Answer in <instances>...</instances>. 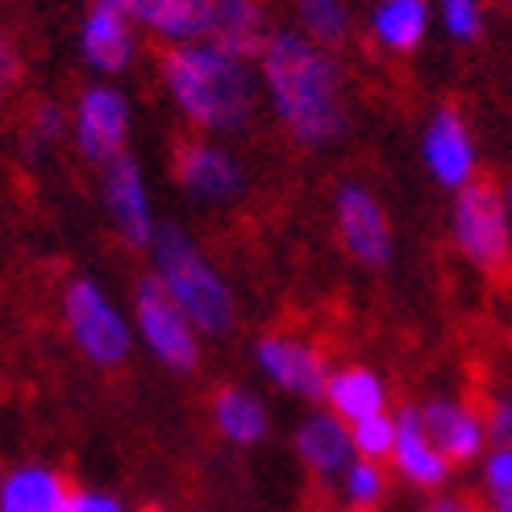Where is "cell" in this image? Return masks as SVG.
<instances>
[{"mask_svg":"<svg viewBox=\"0 0 512 512\" xmlns=\"http://www.w3.org/2000/svg\"><path fill=\"white\" fill-rule=\"evenodd\" d=\"M254 358H259L263 375L271 383H279L284 392L304 396V400L325 396L329 363L313 342L292 338V334H267V338H259V346H254Z\"/></svg>","mask_w":512,"mask_h":512,"instance_id":"12","label":"cell"},{"mask_svg":"<svg viewBox=\"0 0 512 512\" xmlns=\"http://www.w3.org/2000/svg\"><path fill=\"white\" fill-rule=\"evenodd\" d=\"M342 488H346V500L354 508H371L383 496V471H379V463H371V458H358V463H350L342 471Z\"/></svg>","mask_w":512,"mask_h":512,"instance_id":"26","label":"cell"},{"mask_svg":"<svg viewBox=\"0 0 512 512\" xmlns=\"http://www.w3.org/2000/svg\"><path fill=\"white\" fill-rule=\"evenodd\" d=\"M171 175H175V184L200 204H229V200H238L242 188H246L242 159L229 146L204 138V134L175 146Z\"/></svg>","mask_w":512,"mask_h":512,"instance_id":"9","label":"cell"},{"mask_svg":"<svg viewBox=\"0 0 512 512\" xmlns=\"http://www.w3.org/2000/svg\"><path fill=\"white\" fill-rule=\"evenodd\" d=\"M213 421H217V429H221V438L234 442V446L263 442L267 429H271L267 404L254 396V392H246V388H221V392L213 396Z\"/></svg>","mask_w":512,"mask_h":512,"instance_id":"22","label":"cell"},{"mask_svg":"<svg viewBox=\"0 0 512 512\" xmlns=\"http://www.w3.org/2000/svg\"><path fill=\"white\" fill-rule=\"evenodd\" d=\"M425 163L442 188H467L475 179V142L458 109H438L425 125Z\"/></svg>","mask_w":512,"mask_h":512,"instance_id":"14","label":"cell"},{"mask_svg":"<svg viewBox=\"0 0 512 512\" xmlns=\"http://www.w3.org/2000/svg\"><path fill=\"white\" fill-rule=\"evenodd\" d=\"M483 483H488L492 496H508L512 492V446H496V454L483 467Z\"/></svg>","mask_w":512,"mask_h":512,"instance_id":"30","label":"cell"},{"mask_svg":"<svg viewBox=\"0 0 512 512\" xmlns=\"http://www.w3.org/2000/svg\"><path fill=\"white\" fill-rule=\"evenodd\" d=\"M271 21H267V9L263 0H217L213 5V25H209V38L234 55H246V59H259V50L267 46L271 38Z\"/></svg>","mask_w":512,"mask_h":512,"instance_id":"19","label":"cell"},{"mask_svg":"<svg viewBox=\"0 0 512 512\" xmlns=\"http://www.w3.org/2000/svg\"><path fill=\"white\" fill-rule=\"evenodd\" d=\"M454 242L479 271H504L512 259L508 242V196L496 179L475 175L467 188H458L454 204Z\"/></svg>","mask_w":512,"mask_h":512,"instance_id":"6","label":"cell"},{"mask_svg":"<svg viewBox=\"0 0 512 512\" xmlns=\"http://www.w3.org/2000/svg\"><path fill=\"white\" fill-rule=\"evenodd\" d=\"M259 80L275 121L300 146H329L346 130V75L334 50L300 30H275L259 50Z\"/></svg>","mask_w":512,"mask_h":512,"instance_id":"1","label":"cell"},{"mask_svg":"<svg viewBox=\"0 0 512 512\" xmlns=\"http://www.w3.org/2000/svg\"><path fill=\"white\" fill-rule=\"evenodd\" d=\"M396 471L417 483V488H442L450 475V458L438 450V442L429 438V429L421 421V408H404L396 417Z\"/></svg>","mask_w":512,"mask_h":512,"instance_id":"15","label":"cell"},{"mask_svg":"<svg viewBox=\"0 0 512 512\" xmlns=\"http://www.w3.org/2000/svg\"><path fill=\"white\" fill-rule=\"evenodd\" d=\"M334 225H338V238L354 263H363V267L392 263V221L371 188L342 184L334 196Z\"/></svg>","mask_w":512,"mask_h":512,"instance_id":"10","label":"cell"},{"mask_svg":"<svg viewBox=\"0 0 512 512\" xmlns=\"http://www.w3.org/2000/svg\"><path fill=\"white\" fill-rule=\"evenodd\" d=\"M21 50L13 42V34L0 25V96H9L17 84H21Z\"/></svg>","mask_w":512,"mask_h":512,"instance_id":"29","label":"cell"},{"mask_svg":"<svg viewBox=\"0 0 512 512\" xmlns=\"http://www.w3.org/2000/svg\"><path fill=\"white\" fill-rule=\"evenodd\" d=\"M100 204H105V217L117 229L121 242H130V246L155 242L163 221L155 213V196H150L146 171L134 155H121L100 167Z\"/></svg>","mask_w":512,"mask_h":512,"instance_id":"8","label":"cell"},{"mask_svg":"<svg viewBox=\"0 0 512 512\" xmlns=\"http://www.w3.org/2000/svg\"><path fill=\"white\" fill-rule=\"evenodd\" d=\"M150 263H155L159 284L175 296V304L184 309L200 334L209 338H225L238 321V304H234V288L225 284V275L217 271V263L204 254V246H196V238L184 225L163 221L155 242H150Z\"/></svg>","mask_w":512,"mask_h":512,"instance_id":"3","label":"cell"},{"mask_svg":"<svg viewBox=\"0 0 512 512\" xmlns=\"http://www.w3.org/2000/svg\"><path fill=\"white\" fill-rule=\"evenodd\" d=\"M350 438H354V454L358 458H371V463H379V458H392V450H396V417L375 413L367 421H354Z\"/></svg>","mask_w":512,"mask_h":512,"instance_id":"25","label":"cell"},{"mask_svg":"<svg viewBox=\"0 0 512 512\" xmlns=\"http://www.w3.org/2000/svg\"><path fill=\"white\" fill-rule=\"evenodd\" d=\"M429 0H375L371 9V42L388 55H408L425 42Z\"/></svg>","mask_w":512,"mask_h":512,"instance_id":"21","label":"cell"},{"mask_svg":"<svg viewBox=\"0 0 512 512\" xmlns=\"http://www.w3.org/2000/svg\"><path fill=\"white\" fill-rule=\"evenodd\" d=\"M159 84L167 105L204 138L246 130L263 96L259 63L217 46L213 38L167 46L159 59Z\"/></svg>","mask_w":512,"mask_h":512,"instance_id":"2","label":"cell"},{"mask_svg":"<svg viewBox=\"0 0 512 512\" xmlns=\"http://www.w3.org/2000/svg\"><path fill=\"white\" fill-rule=\"evenodd\" d=\"M442 25L450 30V38L471 42L483 30V9L479 0H442Z\"/></svg>","mask_w":512,"mask_h":512,"instance_id":"27","label":"cell"},{"mask_svg":"<svg viewBox=\"0 0 512 512\" xmlns=\"http://www.w3.org/2000/svg\"><path fill=\"white\" fill-rule=\"evenodd\" d=\"M71 512H125L113 496H100V492H80L75 496V508Z\"/></svg>","mask_w":512,"mask_h":512,"instance_id":"32","label":"cell"},{"mask_svg":"<svg viewBox=\"0 0 512 512\" xmlns=\"http://www.w3.org/2000/svg\"><path fill=\"white\" fill-rule=\"evenodd\" d=\"M63 325L71 342L80 346V354L96 367H121L134 350V334L130 317L121 313V304L96 284L88 275L67 279L63 288Z\"/></svg>","mask_w":512,"mask_h":512,"instance_id":"4","label":"cell"},{"mask_svg":"<svg viewBox=\"0 0 512 512\" xmlns=\"http://www.w3.org/2000/svg\"><path fill=\"white\" fill-rule=\"evenodd\" d=\"M292 13H296V30L325 50L346 46L354 34V17L346 0H292Z\"/></svg>","mask_w":512,"mask_h":512,"instance_id":"23","label":"cell"},{"mask_svg":"<svg viewBox=\"0 0 512 512\" xmlns=\"http://www.w3.org/2000/svg\"><path fill=\"white\" fill-rule=\"evenodd\" d=\"M504 196H508V213H512V184H508V192H504Z\"/></svg>","mask_w":512,"mask_h":512,"instance_id":"34","label":"cell"},{"mask_svg":"<svg viewBox=\"0 0 512 512\" xmlns=\"http://www.w3.org/2000/svg\"><path fill=\"white\" fill-rule=\"evenodd\" d=\"M421 421L429 429V438L438 442V450L450 458V463H471V458L488 442V425H483V413L458 404V400H429L421 404Z\"/></svg>","mask_w":512,"mask_h":512,"instance_id":"16","label":"cell"},{"mask_svg":"<svg viewBox=\"0 0 512 512\" xmlns=\"http://www.w3.org/2000/svg\"><path fill=\"white\" fill-rule=\"evenodd\" d=\"M483 425H488V438L496 446H512V392L496 396L488 408H483Z\"/></svg>","mask_w":512,"mask_h":512,"instance_id":"28","label":"cell"},{"mask_svg":"<svg viewBox=\"0 0 512 512\" xmlns=\"http://www.w3.org/2000/svg\"><path fill=\"white\" fill-rule=\"evenodd\" d=\"M325 404L329 413H338L346 425H354L375 413H388V388H383V379L371 367H338L329 371Z\"/></svg>","mask_w":512,"mask_h":512,"instance_id":"20","label":"cell"},{"mask_svg":"<svg viewBox=\"0 0 512 512\" xmlns=\"http://www.w3.org/2000/svg\"><path fill=\"white\" fill-rule=\"evenodd\" d=\"M296 450L313 475H321V479L342 475L350 467V454H354L350 425L338 413H313L296 429Z\"/></svg>","mask_w":512,"mask_h":512,"instance_id":"17","label":"cell"},{"mask_svg":"<svg viewBox=\"0 0 512 512\" xmlns=\"http://www.w3.org/2000/svg\"><path fill=\"white\" fill-rule=\"evenodd\" d=\"M492 508H496V512H512V492H508V496H496Z\"/></svg>","mask_w":512,"mask_h":512,"instance_id":"33","label":"cell"},{"mask_svg":"<svg viewBox=\"0 0 512 512\" xmlns=\"http://www.w3.org/2000/svg\"><path fill=\"white\" fill-rule=\"evenodd\" d=\"M75 492L50 467H17L0 483V512H71Z\"/></svg>","mask_w":512,"mask_h":512,"instance_id":"18","label":"cell"},{"mask_svg":"<svg viewBox=\"0 0 512 512\" xmlns=\"http://www.w3.org/2000/svg\"><path fill=\"white\" fill-rule=\"evenodd\" d=\"M138 25L130 21L121 5L113 0H92L80 34H75V46H80V59L96 71V80H117L121 71H130L138 59Z\"/></svg>","mask_w":512,"mask_h":512,"instance_id":"11","label":"cell"},{"mask_svg":"<svg viewBox=\"0 0 512 512\" xmlns=\"http://www.w3.org/2000/svg\"><path fill=\"white\" fill-rule=\"evenodd\" d=\"M134 329H138V342L167 371H192L200 363V329L159 284V275H146L134 292Z\"/></svg>","mask_w":512,"mask_h":512,"instance_id":"7","label":"cell"},{"mask_svg":"<svg viewBox=\"0 0 512 512\" xmlns=\"http://www.w3.org/2000/svg\"><path fill=\"white\" fill-rule=\"evenodd\" d=\"M63 138H71V113L55 100H38L25 117V146L34 150V155H46V150H55Z\"/></svg>","mask_w":512,"mask_h":512,"instance_id":"24","label":"cell"},{"mask_svg":"<svg viewBox=\"0 0 512 512\" xmlns=\"http://www.w3.org/2000/svg\"><path fill=\"white\" fill-rule=\"evenodd\" d=\"M425 512H496V508H488L483 500H475L471 492H450V496H433V500L425 504Z\"/></svg>","mask_w":512,"mask_h":512,"instance_id":"31","label":"cell"},{"mask_svg":"<svg viewBox=\"0 0 512 512\" xmlns=\"http://www.w3.org/2000/svg\"><path fill=\"white\" fill-rule=\"evenodd\" d=\"M113 5L130 13L142 34L159 38L163 46H184L209 38L217 0H113Z\"/></svg>","mask_w":512,"mask_h":512,"instance_id":"13","label":"cell"},{"mask_svg":"<svg viewBox=\"0 0 512 512\" xmlns=\"http://www.w3.org/2000/svg\"><path fill=\"white\" fill-rule=\"evenodd\" d=\"M134 109L113 80H96L75 92L71 100V146L92 167H105L121 155H130Z\"/></svg>","mask_w":512,"mask_h":512,"instance_id":"5","label":"cell"}]
</instances>
